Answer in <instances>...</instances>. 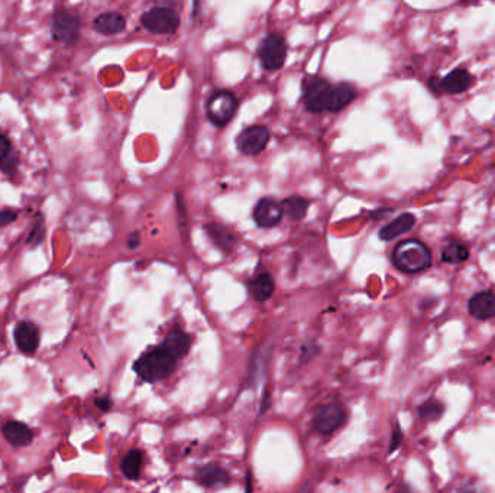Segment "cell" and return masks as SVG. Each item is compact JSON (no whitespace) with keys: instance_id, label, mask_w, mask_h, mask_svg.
<instances>
[{"instance_id":"obj_6","label":"cell","mask_w":495,"mask_h":493,"mask_svg":"<svg viewBox=\"0 0 495 493\" xmlns=\"http://www.w3.org/2000/svg\"><path fill=\"white\" fill-rule=\"evenodd\" d=\"M303 98L308 111L312 113H322L326 111L328 97L332 86L329 81L320 77H306L302 84Z\"/></svg>"},{"instance_id":"obj_9","label":"cell","mask_w":495,"mask_h":493,"mask_svg":"<svg viewBox=\"0 0 495 493\" xmlns=\"http://www.w3.org/2000/svg\"><path fill=\"white\" fill-rule=\"evenodd\" d=\"M346 418L345 408L339 404L320 406L315 417V427L322 434H330L341 427Z\"/></svg>"},{"instance_id":"obj_26","label":"cell","mask_w":495,"mask_h":493,"mask_svg":"<svg viewBox=\"0 0 495 493\" xmlns=\"http://www.w3.org/2000/svg\"><path fill=\"white\" fill-rule=\"evenodd\" d=\"M44 232H45V229H44V223H42V219L39 217V219H38V221H36V224L34 226V229H32V233H31L30 239H28V243H30V245H34V246L39 245L42 239H44V234H45Z\"/></svg>"},{"instance_id":"obj_18","label":"cell","mask_w":495,"mask_h":493,"mask_svg":"<svg viewBox=\"0 0 495 493\" xmlns=\"http://www.w3.org/2000/svg\"><path fill=\"white\" fill-rule=\"evenodd\" d=\"M94 31L103 35H115L122 32L126 28V21L123 15L118 12H106L98 15L93 22Z\"/></svg>"},{"instance_id":"obj_30","label":"cell","mask_w":495,"mask_h":493,"mask_svg":"<svg viewBox=\"0 0 495 493\" xmlns=\"http://www.w3.org/2000/svg\"><path fill=\"white\" fill-rule=\"evenodd\" d=\"M96 405H97L98 408H101V410H102L103 413H106V411H109L110 408H112V401H110L109 398H97V399H96Z\"/></svg>"},{"instance_id":"obj_11","label":"cell","mask_w":495,"mask_h":493,"mask_svg":"<svg viewBox=\"0 0 495 493\" xmlns=\"http://www.w3.org/2000/svg\"><path fill=\"white\" fill-rule=\"evenodd\" d=\"M475 78L472 77V74L468 72V69L463 67H458L455 69L445 76L443 78H441L439 81V91L446 93V94H461L465 93L466 90H470L472 87Z\"/></svg>"},{"instance_id":"obj_25","label":"cell","mask_w":495,"mask_h":493,"mask_svg":"<svg viewBox=\"0 0 495 493\" xmlns=\"http://www.w3.org/2000/svg\"><path fill=\"white\" fill-rule=\"evenodd\" d=\"M445 411L443 404L439 401H428L419 406V415L426 421H436Z\"/></svg>"},{"instance_id":"obj_22","label":"cell","mask_w":495,"mask_h":493,"mask_svg":"<svg viewBox=\"0 0 495 493\" xmlns=\"http://www.w3.org/2000/svg\"><path fill=\"white\" fill-rule=\"evenodd\" d=\"M308 206H310V201L300 195H291L281 204L282 213H284L293 221L303 220L307 215Z\"/></svg>"},{"instance_id":"obj_28","label":"cell","mask_w":495,"mask_h":493,"mask_svg":"<svg viewBox=\"0 0 495 493\" xmlns=\"http://www.w3.org/2000/svg\"><path fill=\"white\" fill-rule=\"evenodd\" d=\"M17 217H18L17 211H12V210L0 211V228L8 226V224H10L12 221H15Z\"/></svg>"},{"instance_id":"obj_12","label":"cell","mask_w":495,"mask_h":493,"mask_svg":"<svg viewBox=\"0 0 495 493\" xmlns=\"http://www.w3.org/2000/svg\"><path fill=\"white\" fill-rule=\"evenodd\" d=\"M470 314L476 320H489L495 317V294L481 291L472 295L468 303Z\"/></svg>"},{"instance_id":"obj_8","label":"cell","mask_w":495,"mask_h":493,"mask_svg":"<svg viewBox=\"0 0 495 493\" xmlns=\"http://www.w3.org/2000/svg\"><path fill=\"white\" fill-rule=\"evenodd\" d=\"M80 21L72 12L65 9H59L55 12L52 19V34L54 38L65 44H73L78 38Z\"/></svg>"},{"instance_id":"obj_1","label":"cell","mask_w":495,"mask_h":493,"mask_svg":"<svg viewBox=\"0 0 495 493\" xmlns=\"http://www.w3.org/2000/svg\"><path fill=\"white\" fill-rule=\"evenodd\" d=\"M391 261L403 274H419L432 266V252L419 239H406L394 246Z\"/></svg>"},{"instance_id":"obj_33","label":"cell","mask_w":495,"mask_h":493,"mask_svg":"<svg viewBox=\"0 0 495 493\" xmlns=\"http://www.w3.org/2000/svg\"><path fill=\"white\" fill-rule=\"evenodd\" d=\"M245 493H252V477H251L249 472L246 473V490H245Z\"/></svg>"},{"instance_id":"obj_32","label":"cell","mask_w":495,"mask_h":493,"mask_svg":"<svg viewBox=\"0 0 495 493\" xmlns=\"http://www.w3.org/2000/svg\"><path fill=\"white\" fill-rule=\"evenodd\" d=\"M391 211H394V208H379V210H377V211H374V213H372V216L375 217V219H379L381 216H384V215H388V213H391Z\"/></svg>"},{"instance_id":"obj_14","label":"cell","mask_w":495,"mask_h":493,"mask_svg":"<svg viewBox=\"0 0 495 493\" xmlns=\"http://www.w3.org/2000/svg\"><path fill=\"white\" fill-rule=\"evenodd\" d=\"M15 342L23 353H34L39 344V331L35 324L22 321L15 329Z\"/></svg>"},{"instance_id":"obj_5","label":"cell","mask_w":495,"mask_h":493,"mask_svg":"<svg viewBox=\"0 0 495 493\" xmlns=\"http://www.w3.org/2000/svg\"><path fill=\"white\" fill-rule=\"evenodd\" d=\"M258 55L261 64L266 69H270V72L280 69L284 65L287 57V42L284 36L278 34H268L261 42Z\"/></svg>"},{"instance_id":"obj_3","label":"cell","mask_w":495,"mask_h":493,"mask_svg":"<svg viewBox=\"0 0 495 493\" xmlns=\"http://www.w3.org/2000/svg\"><path fill=\"white\" fill-rule=\"evenodd\" d=\"M207 116L218 128L228 124L238 110V100L233 93L228 90H218L207 100Z\"/></svg>"},{"instance_id":"obj_24","label":"cell","mask_w":495,"mask_h":493,"mask_svg":"<svg viewBox=\"0 0 495 493\" xmlns=\"http://www.w3.org/2000/svg\"><path fill=\"white\" fill-rule=\"evenodd\" d=\"M143 461H144L143 452H139V450H131V452L125 456V459L122 461L123 474L128 479H131V481H135V479H138L140 474Z\"/></svg>"},{"instance_id":"obj_27","label":"cell","mask_w":495,"mask_h":493,"mask_svg":"<svg viewBox=\"0 0 495 493\" xmlns=\"http://www.w3.org/2000/svg\"><path fill=\"white\" fill-rule=\"evenodd\" d=\"M401 441H403V434H401L400 426H399V424H395L394 431H392L391 444H390V453L395 452V450H397V448L401 446Z\"/></svg>"},{"instance_id":"obj_17","label":"cell","mask_w":495,"mask_h":493,"mask_svg":"<svg viewBox=\"0 0 495 493\" xmlns=\"http://www.w3.org/2000/svg\"><path fill=\"white\" fill-rule=\"evenodd\" d=\"M190 346L191 339L187 333H184L182 330H171L165 336L161 347L167 350L174 359H180L187 355Z\"/></svg>"},{"instance_id":"obj_21","label":"cell","mask_w":495,"mask_h":493,"mask_svg":"<svg viewBox=\"0 0 495 493\" xmlns=\"http://www.w3.org/2000/svg\"><path fill=\"white\" fill-rule=\"evenodd\" d=\"M274 289H275L274 278L268 272H261L249 281V291L252 294V297L260 303H264L268 298H271Z\"/></svg>"},{"instance_id":"obj_4","label":"cell","mask_w":495,"mask_h":493,"mask_svg":"<svg viewBox=\"0 0 495 493\" xmlns=\"http://www.w3.org/2000/svg\"><path fill=\"white\" fill-rule=\"evenodd\" d=\"M140 23H143L147 31L152 34L169 35L174 34L178 30L180 17L173 9L157 6L149 9L143 17H140Z\"/></svg>"},{"instance_id":"obj_20","label":"cell","mask_w":495,"mask_h":493,"mask_svg":"<svg viewBox=\"0 0 495 493\" xmlns=\"http://www.w3.org/2000/svg\"><path fill=\"white\" fill-rule=\"evenodd\" d=\"M5 439L15 447H25L34 439V432L31 428L18 421H9L3 427Z\"/></svg>"},{"instance_id":"obj_10","label":"cell","mask_w":495,"mask_h":493,"mask_svg":"<svg viewBox=\"0 0 495 493\" xmlns=\"http://www.w3.org/2000/svg\"><path fill=\"white\" fill-rule=\"evenodd\" d=\"M282 207L273 199H261L255 208H253V220L257 226L262 229H270L277 226L282 219Z\"/></svg>"},{"instance_id":"obj_31","label":"cell","mask_w":495,"mask_h":493,"mask_svg":"<svg viewBox=\"0 0 495 493\" xmlns=\"http://www.w3.org/2000/svg\"><path fill=\"white\" fill-rule=\"evenodd\" d=\"M140 245V234L138 233V232H134L131 236H129V239H128V246L131 248V249H135V248H138Z\"/></svg>"},{"instance_id":"obj_16","label":"cell","mask_w":495,"mask_h":493,"mask_svg":"<svg viewBox=\"0 0 495 493\" xmlns=\"http://www.w3.org/2000/svg\"><path fill=\"white\" fill-rule=\"evenodd\" d=\"M414 224H416V217L412 213H403L379 230V239L386 242L394 241V239H397L399 236L412 230L414 228Z\"/></svg>"},{"instance_id":"obj_23","label":"cell","mask_w":495,"mask_h":493,"mask_svg":"<svg viewBox=\"0 0 495 493\" xmlns=\"http://www.w3.org/2000/svg\"><path fill=\"white\" fill-rule=\"evenodd\" d=\"M441 258L445 263L459 265L470 258V249L459 241H450L442 248Z\"/></svg>"},{"instance_id":"obj_15","label":"cell","mask_w":495,"mask_h":493,"mask_svg":"<svg viewBox=\"0 0 495 493\" xmlns=\"http://www.w3.org/2000/svg\"><path fill=\"white\" fill-rule=\"evenodd\" d=\"M204 230L210 241L215 243L216 248H219L222 252L229 253L236 246V236L231 229H228L223 224L219 223H209L204 226Z\"/></svg>"},{"instance_id":"obj_34","label":"cell","mask_w":495,"mask_h":493,"mask_svg":"<svg viewBox=\"0 0 495 493\" xmlns=\"http://www.w3.org/2000/svg\"><path fill=\"white\" fill-rule=\"evenodd\" d=\"M463 493H475V492H472V490H470V492H463Z\"/></svg>"},{"instance_id":"obj_2","label":"cell","mask_w":495,"mask_h":493,"mask_svg":"<svg viewBox=\"0 0 495 493\" xmlns=\"http://www.w3.org/2000/svg\"><path fill=\"white\" fill-rule=\"evenodd\" d=\"M176 362L177 359L169 355L167 350L158 347L140 358L135 363L134 369L144 382L152 384L171 375L176 369Z\"/></svg>"},{"instance_id":"obj_19","label":"cell","mask_w":495,"mask_h":493,"mask_svg":"<svg viewBox=\"0 0 495 493\" xmlns=\"http://www.w3.org/2000/svg\"><path fill=\"white\" fill-rule=\"evenodd\" d=\"M197 482L204 487H219L229 482V474L216 464H206L196 472Z\"/></svg>"},{"instance_id":"obj_13","label":"cell","mask_w":495,"mask_h":493,"mask_svg":"<svg viewBox=\"0 0 495 493\" xmlns=\"http://www.w3.org/2000/svg\"><path fill=\"white\" fill-rule=\"evenodd\" d=\"M357 96H358L357 89L348 83H342L339 84V86L332 87L328 97L326 111H339L345 109L348 105L355 100Z\"/></svg>"},{"instance_id":"obj_7","label":"cell","mask_w":495,"mask_h":493,"mask_svg":"<svg viewBox=\"0 0 495 493\" xmlns=\"http://www.w3.org/2000/svg\"><path fill=\"white\" fill-rule=\"evenodd\" d=\"M270 142V131L265 126L253 124L244 129L236 139L238 149L248 157L260 155Z\"/></svg>"},{"instance_id":"obj_29","label":"cell","mask_w":495,"mask_h":493,"mask_svg":"<svg viewBox=\"0 0 495 493\" xmlns=\"http://www.w3.org/2000/svg\"><path fill=\"white\" fill-rule=\"evenodd\" d=\"M9 152H10V142L3 135H0V160L6 158Z\"/></svg>"}]
</instances>
